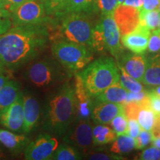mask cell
I'll return each instance as SVG.
<instances>
[{"label":"cell","mask_w":160,"mask_h":160,"mask_svg":"<svg viewBox=\"0 0 160 160\" xmlns=\"http://www.w3.org/2000/svg\"><path fill=\"white\" fill-rule=\"evenodd\" d=\"M5 0H0V9H6Z\"/></svg>","instance_id":"obj_47"},{"label":"cell","mask_w":160,"mask_h":160,"mask_svg":"<svg viewBox=\"0 0 160 160\" xmlns=\"http://www.w3.org/2000/svg\"><path fill=\"white\" fill-rule=\"evenodd\" d=\"M151 91L160 97V85L156 86L154 88L151 90Z\"/></svg>","instance_id":"obj_46"},{"label":"cell","mask_w":160,"mask_h":160,"mask_svg":"<svg viewBox=\"0 0 160 160\" xmlns=\"http://www.w3.org/2000/svg\"><path fill=\"white\" fill-rule=\"evenodd\" d=\"M141 127H140L139 124L138 122V121H137V119H128V131L126 134L136 139L138 137V135L139 134V132L141 131Z\"/></svg>","instance_id":"obj_38"},{"label":"cell","mask_w":160,"mask_h":160,"mask_svg":"<svg viewBox=\"0 0 160 160\" xmlns=\"http://www.w3.org/2000/svg\"><path fill=\"white\" fill-rule=\"evenodd\" d=\"M54 40L62 39L91 48L93 26L85 13H66L56 17Z\"/></svg>","instance_id":"obj_4"},{"label":"cell","mask_w":160,"mask_h":160,"mask_svg":"<svg viewBox=\"0 0 160 160\" xmlns=\"http://www.w3.org/2000/svg\"><path fill=\"white\" fill-rule=\"evenodd\" d=\"M66 143L79 148L88 149L93 145V125L90 119L75 118L69 128L63 136Z\"/></svg>","instance_id":"obj_9"},{"label":"cell","mask_w":160,"mask_h":160,"mask_svg":"<svg viewBox=\"0 0 160 160\" xmlns=\"http://www.w3.org/2000/svg\"><path fill=\"white\" fill-rule=\"evenodd\" d=\"M119 65H121L128 74L137 79L142 81L147 67V57L137 53H122L120 57Z\"/></svg>","instance_id":"obj_15"},{"label":"cell","mask_w":160,"mask_h":160,"mask_svg":"<svg viewBox=\"0 0 160 160\" xmlns=\"http://www.w3.org/2000/svg\"><path fill=\"white\" fill-rule=\"evenodd\" d=\"M128 122V119L126 117L124 111L113 118L111 122V124L117 136L127 133Z\"/></svg>","instance_id":"obj_30"},{"label":"cell","mask_w":160,"mask_h":160,"mask_svg":"<svg viewBox=\"0 0 160 160\" xmlns=\"http://www.w3.org/2000/svg\"><path fill=\"white\" fill-rule=\"evenodd\" d=\"M59 146V142L51 134H40L34 141L30 142L25 150L28 160H50Z\"/></svg>","instance_id":"obj_10"},{"label":"cell","mask_w":160,"mask_h":160,"mask_svg":"<svg viewBox=\"0 0 160 160\" xmlns=\"http://www.w3.org/2000/svg\"><path fill=\"white\" fill-rule=\"evenodd\" d=\"M119 70V82L128 92H140L144 91L143 86L139 81L131 77L125 70L118 64Z\"/></svg>","instance_id":"obj_27"},{"label":"cell","mask_w":160,"mask_h":160,"mask_svg":"<svg viewBox=\"0 0 160 160\" xmlns=\"http://www.w3.org/2000/svg\"><path fill=\"white\" fill-rule=\"evenodd\" d=\"M51 19L46 13L44 3L39 0H27L11 12L13 27L42 25Z\"/></svg>","instance_id":"obj_7"},{"label":"cell","mask_w":160,"mask_h":160,"mask_svg":"<svg viewBox=\"0 0 160 160\" xmlns=\"http://www.w3.org/2000/svg\"><path fill=\"white\" fill-rule=\"evenodd\" d=\"M76 116L74 89L66 83L52 96L46 105L44 128L53 134L63 137Z\"/></svg>","instance_id":"obj_2"},{"label":"cell","mask_w":160,"mask_h":160,"mask_svg":"<svg viewBox=\"0 0 160 160\" xmlns=\"http://www.w3.org/2000/svg\"><path fill=\"white\" fill-rule=\"evenodd\" d=\"M117 0H97L96 7L102 15H113V11L117 7Z\"/></svg>","instance_id":"obj_31"},{"label":"cell","mask_w":160,"mask_h":160,"mask_svg":"<svg viewBox=\"0 0 160 160\" xmlns=\"http://www.w3.org/2000/svg\"><path fill=\"white\" fill-rule=\"evenodd\" d=\"M3 68H5L3 67L2 65V64H1V62H0V70H2V69H3Z\"/></svg>","instance_id":"obj_51"},{"label":"cell","mask_w":160,"mask_h":160,"mask_svg":"<svg viewBox=\"0 0 160 160\" xmlns=\"http://www.w3.org/2000/svg\"><path fill=\"white\" fill-rule=\"evenodd\" d=\"M148 51L150 53H157L160 52V30L155 29L151 32Z\"/></svg>","instance_id":"obj_32"},{"label":"cell","mask_w":160,"mask_h":160,"mask_svg":"<svg viewBox=\"0 0 160 160\" xmlns=\"http://www.w3.org/2000/svg\"><path fill=\"white\" fill-rule=\"evenodd\" d=\"M85 88L91 97L102 92L113 84L119 82L118 65L111 57L99 58L88 65L79 73Z\"/></svg>","instance_id":"obj_3"},{"label":"cell","mask_w":160,"mask_h":160,"mask_svg":"<svg viewBox=\"0 0 160 160\" xmlns=\"http://www.w3.org/2000/svg\"><path fill=\"white\" fill-rule=\"evenodd\" d=\"M86 159H95V160H110V159H122L117 155L111 154V153H106L101 150H94V151H88L86 154Z\"/></svg>","instance_id":"obj_35"},{"label":"cell","mask_w":160,"mask_h":160,"mask_svg":"<svg viewBox=\"0 0 160 160\" xmlns=\"http://www.w3.org/2000/svg\"><path fill=\"white\" fill-rule=\"evenodd\" d=\"M21 93L19 83L14 80H9L0 89V111L11 105Z\"/></svg>","instance_id":"obj_21"},{"label":"cell","mask_w":160,"mask_h":160,"mask_svg":"<svg viewBox=\"0 0 160 160\" xmlns=\"http://www.w3.org/2000/svg\"><path fill=\"white\" fill-rule=\"evenodd\" d=\"M148 91H142L137 92V93L136 92H128L124 104L128 102L142 103L145 102L148 99Z\"/></svg>","instance_id":"obj_36"},{"label":"cell","mask_w":160,"mask_h":160,"mask_svg":"<svg viewBox=\"0 0 160 160\" xmlns=\"http://www.w3.org/2000/svg\"><path fill=\"white\" fill-rule=\"evenodd\" d=\"M160 20V12L157 9L152 11H139V25L153 31L157 28Z\"/></svg>","instance_id":"obj_26"},{"label":"cell","mask_w":160,"mask_h":160,"mask_svg":"<svg viewBox=\"0 0 160 160\" xmlns=\"http://www.w3.org/2000/svg\"><path fill=\"white\" fill-rule=\"evenodd\" d=\"M113 17L121 37L133 31L139 25V10L123 4L116 8Z\"/></svg>","instance_id":"obj_12"},{"label":"cell","mask_w":160,"mask_h":160,"mask_svg":"<svg viewBox=\"0 0 160 160\" xmlns=\"http://www.w3.org/2000/svg\"><path fill=\"white\" fill-rule=\"evenodd\" d=\"M27 0H5L6 8H5L11 12H13L15 9H17L19 6L23 4Z\"/></svg>","instance_id":"obj_41"},{"label":"cell","mask_w":160,"mask_h":160,"mask_svg":"<svg viewBox=\"0 0 160 160\" xmlns=\"http://www.w3.org/2000/svg\"><path fill=\"white\" fill-rule=\"evenodd\" d=\"M156 119L155 113L148 106H144L140 110L137 116V121L141 128L151 131Z\"/></svg>","instance_id":"obj_28"},{"label":"cell","mask_w":160,"mask_h":160,"mask_svg":"<svg viewBox=\"0 0 160 160\" xmlns=\"http://www.w3.org/2000/svg\"><path fill=\"white\" fill-rule=\"evenodd\" d=\"M25 77L36 87L48 88L57 80L58 70L53 60L42 59L29 66Z\"/></svg>","instance_id":"obj_8"},{"label":"cell","mask_w":160,"mask_h":160,"mask_svg":"<svg viewBox=\"0 0 160 160\" xmlns=\"http://www.w3.org/2000/svg\"><path fill=\"white\" fill-rule=\"evenodd\" d=\"M123 105L119 103L95 102L91 119L96 124H108L116 116L122 112Z\"/></svg>","instance_id":"obj_16"},{"label":"cell","mask_w":160,"mask_h":160,"mask_svg":"<svg viewBox=\"0 0 160 160\" xmlns=\"http://www.w3.org/2000/svg\"><path fill=\"white\" fill-rule=\"evenodd\" d=\"M82 159V155L74 146L68 143H63L58 146L51 160H79Z\"/></svg>","instance_id":"obj_24"},{"label":"cell","mask_w":160,"mask_h":160,"mask_svg":"<svg viewBox=\"0 0 160 160\" xmlns=\"http://www.w3.org/2000/svg\"><path fill=\"white\" fill-rule=\"evenodd\" d=\"M30 142V140L25 135L17 134L10 130L0 128V143L8 151L13 153H19Z\"/></svg>","instance_id":"obj_18"},{"label":"cell","mask_w":160,"mask_h":160,"mask_svg":"<svg viewBox=\"0 0 160 160\" xmlns=\"http://www.w3.org/2000/svg\"><path fill=\"white\" fill-rule=\"evenodd\" d=\"M96 1L97 0H68L60 15L66 13H89L97 9Z\"/></svg>","instance_id":"obj_23"},{"label":"cell","mask_w":160,"mask_h":160,"mask_svg":"<svg viewBox=\"0 0 160 160\" xmlns=\"http://www.w3.org/2000/svg\"><path fill=\"white\" fill-rule=\"evenodd\" d=\"M10 80V76L6 73L5 68L0 70V89Z\"/></svg>","instance_id":"obj_44"},{"label":"cell","mask_w":160,"mask_h":160,"mask_svg":"<svg viewBox=\"0 0 160 160\" xmlns=\"http://www.w3.org/2000/svg\"><path fill=\"white\" fill-rule=\"evenodd\" d=\"M151 30L139 25L134 31L121 37L122 45L126 48L137 54H142L148 49Z\"/></svg>","instance_id":"obj_14"},{"label":"cell","mask_w":160,"mask_h":160,"mask_svg":"<svg viewBox=\"0 0 160 160\" xmlns=\"http://www.w3.org/2000/svg\"><path fill=\"white\" fill-rule=\"evenodd\" d=\"M158 27H159V29L160 30V20H159V26H158Z\"/></svg>","instance_id":"obj_53"},{"label":"cell","mask_w":160,"mask_h":160,"mask_svg":"<svg viewBox=\"0 0 160 160\" xmlns=\"http://www.w3.org/2000/svg\"><path fill=\"white\" fill-rule=\"evenodd\" d=\"M12 27L11 13L7 9H0V36Z\"/></svg>","instance_id":"obj_33"},{"label":"cell","mask_w":160,"mask_h":160,"mask_svg":"<svg viewBox=\"0 0 160 160\" xmlns=\"http://www.w3.org/2000/svg\"><path fill=\"white\" fill-rule=\"evenodd\" d=\"M157 10H158V11H159L160 12V1H159V5H158V7H157Z\"/></svg>","instance_id":"obj_50"},{"label":"cell","mask_w":160,"mask_h":160,"mask_svg":"<svg viewBox=\"0 0 160 160\" xmlns=\"http://www.w3.org/2000/svg\"><path fill=\"white\" fill-rule=\"evenodd\" d=\"M43 25L13 27L0 36V62L5 69L19 68L45 51L51 35Z\"/></svg>","instance_id":"obj_1"},{"label":"cell","mask_w":160,"mask_h":160,"mask_svg":"<svg viewBox=\"0 0 160 160\" xmlns=\"http://www.w3.org/2000/svg\"><path fill=\"white\" fill-rule=\"evenodd\" d=\"M152 140L160 137V115H156V119L151 129Z\"/></svg>","instance_id":"obj_40"},{"label":"cell","mask_w":160,"mask_h":160,"mask_svg":"<svg viewBox=\"0 0 160 160\" xmlns=\"http://www.w3.org/2000/svg\"><path fill=\"white\" fill-rule=\"evenodd\" d=\"M150 106L156 115H160V97L151 91H149Z\"/></svg>","instance_id":"obj_39"},{"label":"cell","mask_w":160,"mask_h":160,"mask_svg":"<svg viewBox=\"0 0 160 160\" xmlns=\"http://www.w3.org/2000/svg\"><path fill=\"white\" fill-rule=\"evenodd\" d=\"M74 94L76 99V118L83 119H91V112L94 106L95 101L85 88L82 79L79 73L75 77Z\"/></svg>","instance_id":"obj_13"},{"label":"cell","mask_w":160,"mask_h":160,"mask_svg":"<svg viewBox=\"0 0 160 160\" xmlns=\"http://www.w3.org/2000/svg\"><path fill=\"white\" fill-rule=\"evenodd\" d=\"M68 0H47L45 7L46 13L48 17H57L62 13Z\"/></svg>","instance_id":"obj_29"},{"label":"cell","mask_w":160,"mask_h":160,"mask_svg":"<svg viewBox=\"0 0 160 160\" xmlns=\"http://www.w3.org/2000/svg\"><path fill=\"white\" fill-rule=\"evenodd\" d=\"M142 82L149 87L160 85V52L147 57V67Z\"/></svg>","instance_id":"obj_20"},{"label":"cell","mask_w":160,"mask_h":160,"mask_svg":"<svg viewBox=\"0 0 160 160\" xmlns=\"http://www.w3.org/2000/svg\"><path fill=\"white\" fill-rule=\"evenodd\" d=\"M4 157V153H3V152H2V151L1 149H0V159H2V157Z\"/></svg>","instance_id":"obj_48"},{"label":"cell","mask_w":160,"mask_h":160,"mask_svg":"<svg viewBox=\"0 0 160 160\" xmlns=\"http://www.w3.org/2000/svg\"><path fill=\"white\" fill-rule=\"evenodd\" d=\"M128 91L122 86L119 82H116L104 90L94 97L95 102H105L124 104Z\"/></svg>","instance_id":"obj_19"},{"label":"cell","mask_w":160,"mask_h":160,"mask_svg":"<svg viewBox=\"0 0 160 160\" xmlns=\"http://www.w3.org/2000/svg\"><path fill=\"white\" fill-rule=\"evenodd\" d=\"M23 124V93L22 92L11 105L0 111V125L11 131L22 132Z\"/></svg>","instance_id":"obj_11"},{"label":"cell","mask_w":160,"mask_h":160,"mask_svg":"<svg viewBox=\"0 0 160 160\" xmlns=\"http://www.w3.org/2000/svg\"><path fill=\"white\" fill-rule=\"evenodd\" d=\"M51 48L53 57L70 73L85 68L93 59L91 48L66 40H54Z\"/></svg>","instance_id":"obj_5"},{"label":"cell","mask_w":160,"mask_h":160,"mask_svg":"<svg viewBox=\"0 0 160 160\" xmlns=\"http://www.w3.org/2000/svg\"><path fill=\"white\" fill-rule=\"evenodd\" d=\"M142 160H159L160 159V149L154 146L143 151L139 156Z\"/></svg>","instance_id":"obj_37"},{"label":"cell","mask_w":160,"mask_h":160,"mask_svg":"<svg viewBox=\"0 0 160 160\" xmlns=\"http://www.w3.org/2000/svg\"><path fill=\"white\" fill-rule=\"evenodd\" d=\"M152 141L151 133L148 131H145L142 128L139 132V134L135 139L136 146L135 148L137 150H142L148 145V144Z\"/></svg>","instance_id":"obj_34"},{"label":"cell","mask_w":160,"mask_h":160,"mask_svg":"<svg viewBox=\"0 0 160 160\" xmlns=\"http://www.w3.org/2000/svg\"><path fill=\"white\" fill-rule=\"evenodd\" d=\"M152 145L160 149V137L157 139L152 140Z\"/></svg>","instance_id":"obj_45"},{"label":"cell","mask_w":160,"mask_h":160,"mask_svg":"<svg viewBox=\"0 0 160 160\" xmlns=\"http://www.w3.org/2000/svg\"><path fill=\"white\" fill-rule=\"evenodd\" d=\"M120 33L113 15H102L93 28L92 36V51H108L119 58L124 53L120 43Z\"/></svg>","instance_id":"obj_6"},{"label":"cell","mask_w":160,"mask_h":160,"mask_svg":"<svg viewBox=\"0 0 160 160\" xmlns=\"http://www.w3.org/2000/svg\"><path fill=\"white\" fill-rule=\"evenodd\" d=\"M135 146L134 138L127 134L120 135L113 140V142L110 148V151L113 153H117V154L127 153L133 151L135 148Z\"/></svg>","instance_id":"obj_25"},{"label":"cell","mask_w":160,"mask_h":160,"mask_svg":"<svg viewBox=\"0 0 160 160\" xmlns=\"http://www.w3.org/2000/svg\"><path fill=\"white\" fill-rule=\"evenodd\" d=\"M117 134L113 130L105 124H97L93 127V145H104L113 142Z\"/></svg>","instance_id":"obj_22"},{"label":"cell","mask_w":160,"mask_h":160,"mask_svg":"<svg viewBox=\"0 0 160 160\" xmlns=\"http://www.w3.org/2000/svg\"><path fill=\"white\" fill-rule=\"evenodd\" d=\"M39 1H40V2H43L44 4H45V2L46 1H47V0H39Z\"/></svg>","instance_id":"obj_52"},{"label":"cell","mask_w":160,"mask_h":160,"mask_svg":"<svg viewBox=\"0 0 160 160\" xmlns=\"http://www.w3.org/2000/svg\"><path fill=\"white\" fill-rule=\"evenodd\" d=\"M160 0H144L142 10L144 11H152L157 9Z\"/></svg>","instance_id":"obj_42"},{"label":"cell","mask_w":160,"mask_h":160,"mask_svg":"<svg viewBox=\"0 0 160 160\" xmlns=\"http://www.w3.org/2000/svg\"><path fill=\"white\" fill-rule=\"evenodd\" d=\"M143 2L144 0H125L122 4L125 5L135 8L140 11V10L142 8Z\"/></svg>","instance_id":"obj_43"},{"label":"cell","mask_w":160,"mask_h":160,"mask_svg":"<svg viewBox=\"0 0 160 160\" xmlns=\"http://www.w3.org/2000/svg\"><path fill=\"white\" fill-rule=\"evenodd\" d=\"M24 124L22 133H30L39 122L40 107L37 99L31 94L23 95Z\"/></svg>","instance_id":"obj_17"},{"label":"cell","mask_w":160,"mask_h":160,"mask_svg":"<svg viewBox=\"0 0 160 160\" xmlns=\"http://www.w3.org/2000/svg\"><path fill=\"white\" fill-rule=\"evenodd\" d=\"M117 1H118V4L120 5V4H122L125 0H117Z\"/></svg>","instance_id":"obj_49"}]
</instances>
